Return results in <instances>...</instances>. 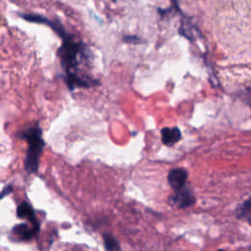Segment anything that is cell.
<instances>
[{
    "instance_id": "7c38bea8",
    "label": "cell",
    "mask_w": 251,
    "mask_h": 251,
    "mask_svg": "<svg viewBox=\"0 0 251 251\" xmlns=\"http://www.w3.org/2000/svg\"><path fill=\"white\" fill-rule=\"evenodd\" d=\"M13 191V186L12 185H6L4 186V188L2 189V192H1V198H4L7 194L11 193Z\"/></svg>"
},
{
    "instance_id": "30bf717a",
    "label": "cell",
    "mask_w": 251,
    "mask_h": 251,
    "mask_svg": "<svg viewBox=\"0 0 251 251\" xmlns=\"http://www.w3.org/2000/svg\"><path fill=\"white\" fill-rule=\"evenodd\" d=\"M238 218L245 219L251 224V199L245 201L237 211Z\"/></svg>"
},
{
    "instance_id": "277c9868",
    "label": "cell",
    "mask_w": 251,
    "mask_h": 251,
    "mask_svg": "<svg viewBox=\"0 0 251 251\" xmlns=\"http://www.w3.org/2000/svg\"><path fill=\"white\" fill-rule=\"evenodd\" d=\"M188 173L183 168H176L168 175V183L174 191H177L186 186Z\"/></svg>"
},
{
    "instance_id": "7a4b0ae2",
    "label": "cell",
    "mask_w": 251,
    "mask_h": 251,
    "mask_svg": "<svg viewBox=\"0 0 251 251\" xmlns=\"http://www.w3.org/2000/svg\"><path fill=\"white\" fill-rule=\"evenodd\" d=\"M58 56L66 73H73L75 72L81 60L86 57V47L67 34L63 38V44L58 50Z\"/></svg>"
},
{
    "instance_id": "9c48e42d",
    "label": "cell",
    "mask_w": 251,
    "mask_h": 251,
    "mask_svg": "<svg viewBox=\"0 0 251 251\" xmlns=\"http://www.w3.org/2000/svg\"><path fill=\"white\" fill-rule=\"evenodd\" d=\"M103 241L106 250H121L120 243L112 234L105 233L103 235Z\"/></svg>"
},
{
    "instance_id": "8fae6325",
    "label": "cell",
    "mask_w": 251,
    "mask_h": 251,
    "mask_svg": "<svg viewBox=\"0 0 251 251\" xmlns=\"http://www.w3.org/2000/svg\"><path fill=\"white\" fill-rule=\"evenodd\" d=\"M124 41L125 42H127V43H140L141 42V39L136 37V36H132V35H126L124 37Z\"/></svg>"
},
{
    "instance_id": "3957f363",
    "label": "cell",
    "mask_w": 251,
    "mask_h": 251,
    "mask_svg": "<svg viewBox=\"0 0 251 251\" xmlns=\"http://www.w3.org/2000/svg\"><path fill=\"white\" fill-rule=\"evenodd\" d=\"M196 199L192 191L186 186L177 191H175V194L169 197V203L180 209H184L186 207L193 205Z\"/></svg>"
},
{
    "instance_id": "52a82bcc",
    "label": "cell",
    "mask_w": 251,
    "mask_h": 251,
    "mask_svg": "<svg viewBox=\"0 0 251 251\" xmlns=\"http://www.w3.org/2000/svg\"><path fill=\"white\" fill-rule=\"evenodd\" d=\"M17 216L20 219H24L28 221L32 226H34L35 227L39 228V223L36 219L34 210L32 209V207L26 203V202H23L21 203L18 208H17Z\"/></svg>"
},
{
    "instance_id": "5b68a950",
    "label": "cell",
    "mask_w": 251,
    "mask_h": 251,
    "mask_svg": "<svg viewBox=\"0 0 251 251\" xmlns=\"http://www.w3.org/2000/svg\"><path fill=\"white\" fill-rule=\"evenodd\" d=\"M38 230L39 228L32 225L28 226L27 224H19L12 228L11 236H14L15 240L17 241H26L31 239L38 232Z\"/></svg>"
},
{
    "instance_id": "ba28073f",
    "label": "cell",
    "mask_w": 251,
    "mask_h": 251,
    "mask_svg": "<svg viewBox=\"0 0 251 251\" xmlns=\"http://www.w3.org/2000/svg\"><path fill=\"white\" fill-rule=\"evenodd\" d=\"M161 138L166 146H173L181 138V132L178 127H164L161 130Z\"/></svg>"
},
{
    "instance_id": "6da1fadb",
    "label": "cell",
    "mask_w": 251,
    "mask_h": 251,
    "mask_svg": "<svg viewBox=\"0 0 251 251\" xmlns=\"http://www.w3.org/2000/svg\"><path fill=\"white\" fill-rule=\"evenodd\" d=\"M19 136L27 142V151L24 161L25 169L27 173L33 174L38 170L39 159L45 142L42 138V130L38 125L28 126L19 133Z\"/></svg>"
},
{
    "instance_id": "8992f818",
    "label": "cell",
    "mask_w": 251,
    "mask_h": 251,
    "mask_svg": "<svg viewBox=\"0 0 251 251\" xmlns=\"http://www.w3.org/2000/svg\"><path fill=\"white\" fill-rule=\"evenodd\" d=\"M65 79L71 89H74L75 87H89L95 84V79L80 75L76 72L67 73Z\"/></svg>"
}]
</instances>
